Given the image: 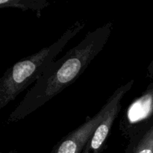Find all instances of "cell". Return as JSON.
<instances>
[{"label": "cell", "mask_w": 153, "mask_h": 153, "mask_svg": "<svg viewBox=\"0 0 153 153\" xmlns=\"http://www.w3.org/2000/svg\"><path fill=\"white\" fill-rule=\"evenodd\" d=\"M112 29L113 24L108 22L89 31L79 44L60 59L51 63L10 113L7 122L14 123L24 119L72 85L102 50Z\"/></svg>", "instance_id": "obj_1"}, {"label": "cell", "mask_w": 153, "mask_h": 153, "mask_svg": "<svg viewBox=\"0 0 153 153\" xmlns=\"http://www.w3.org/2000/svg\"><path fill=\"white\" fill-rule=\"evenodd\" d=\"M84 27L85 24L78 21L55 43L9 67L0 79V108H4L29 85L37 82L68 42Z\"/></svg>", "instance_id": "obj_2"}, {"label": "cell", "mask_w": 153, "mask_h": 153, "mask_svg": "<svg viewBox=\"0 0 153 153\" xmlns=\"http://www.w3.org/2000/svg\"><path fill=\"white\" fill-rule=\"evenodd\" d=\"M134 80L129 81L117 88L110 97L111 103L104 119L90 137L82 153H101L110 134L114 122L120 113L121 103L124 96L131 90Z\"/></svg>", "instance_id": "obj_3"}, {"label": "cell", "mask_w": 153, "mask_h": 153, "mask_svg": "<svg viewBox=\"0 0 153 153\" xmlns=\"http://www.w3.org/2000/svg\"><path fill=\"white\" fill-rule=\"evenodd\" d=\"M111 103V100L109 97L98 113L92 117H88L80 126L64 136L49 153H82L91 136L104 119Z\"/></svg>", "instance_id": "obj_4"}, {"label": "cell", "mask_w": 153, "mask_h": 153, "mask_svg": "<svg viewBox=\"0 0 153 153\" xmlns=\"http://www.w3.org/2000/svg\"><path fill=\"white\" fill-rule=\"evenodd\" d=\"M153 119V85L133 101L120 121V131L126 139Z\"/></svg>", "instance_id": "obj_5"}, {"label": "cell", "mask_w": 153, "mask_h": 153, "mask_svg": "<svg viewBox=\"0 0 153 153\" xmlns=\"http://www.w3.org/2000/svg\"><path fill=\"white\" fill-rule=\"evenodd\" d=\"M125 153H153V119L128 139Z\"/></svg>", "instance_id": "obj_6"}, {"label": "cell", "mask_w": 153, "mask_h": 153, "mask_svg": "<svg viewBox=\"0 0 153 153\" xmlns=\"http://www.w3.org/2000/svg\"><path fill=\"white\" fill-rule=\"evenodd\" d=\"M49 4L46 0H1L0 7L19 8L22 10H33L40 16L41 11Z\"/></svg>", "instance_id": "obj_7"}]
</instances>
